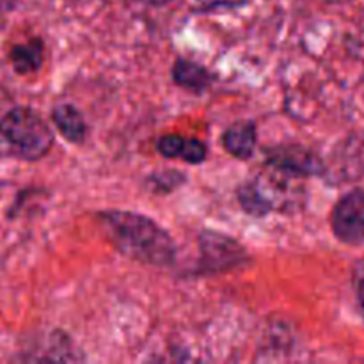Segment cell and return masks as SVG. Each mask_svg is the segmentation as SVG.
I'll use <instances>...</instances> for the list:
<instances>
[{
	"instance_id": "8992f818",
	"label": "cell",
	"mask_w": 364,
	"mask_h": 364,
	"mask_svg": "<svg viewBox=\"0 0 364 364\" xmlns=\"http://www.w3.org/2000/svg\"><path fill=\"white\" fill-rule=\"evenodd\" d=\"M155 148L166 159L183 160L192 166H199L208 156V148L201 139H188L176 134L159 137L155 142Z\"/></svg>"
},
{
	"instance_id": "6da1fadb",
	"label": "cell",
	"mask_w": 364,
	"mask_h": 364,
	"mask_svg": "<svg viewBox=\"0 0 364 364\" xmlns=\"http://www.w3.org/2000/svg\"><path fill=\"white\" fill-rule=\"evenodd\" d=\"M96 220L114 247L127 258L151 267L176 263V244L156 220L128 210H103Z\"/></svg>"
},
{
	"instance_id": "277c9868",
	"label": "cell",
	"mask_w": 364,
	"mask_h": 364,
	"mask_svg": "<svg viewBox=\"0 0 364 364\" xmlns=\"http://www.w3.org/2000/svg\"><path fill=\"white\" fill-rule=\"evenodd\" d=\"M267 166L291 178H313L326 173L322 159L313 149L301 144H277L265 148Z\"/></svg>"
},
{
	"instance_id": "3957f363",
	"label": "cell",
	"mask_w": 364,
	"mask_h": 364,
	"mask_svg": "<svg viewBox=\"0 0 364 364\" xmlns=\"http://www.w3.org/2000/svg\"><path fill=\"white\" fill-rule=\"evenodd\" d=\"M199 251H201V258L196 269L198 276H215V274L230 272L251 259L240 242L219 231H203L199 235Z\"/></svg>"
},
{
	"instance_id": "7a4b0ae2",
	"label": "cell",
	"mask_w": 364,
	"mask_h": 364,
	"mask_svg": "<svg viewBox=\"0 0 364 364\" xmlns=\"http://www.w3.org/2000/svg\"><path fill=\"white\" fill-rule=\"evenodd\" d=\"M53 146V132L31 107H14L0 117V151L14 159L36 162Z\"/></svg>"
},
{
	"instance_id": "8fae6325",
	"label": "cell",
	"mask_w": 364,
	"mask_h": 364,
	"mask_svg": "<svg viewBox=\"0 0 364 364\" xmlns=\"http://www.w3.org/2000/svg\"><path fill=\"white\" fill-rule=\"evenodd\" d=\"M185 181H187V174H183L181 171L176 169H166L149 174V176L146 178V187H148L153 194L167 196L171 194V192L176 191V188H180Z\"/></svg>"
},
{
	"instance_id": "7c38bea8",
	"label": "cell",
	"mask_w": 364,
	"mask_h": 364,
	"mask_svg": "<svg viewBox=\"0 0 364 364\" xmlns=\"http://www.w3.org/2000/svg\"><path fill=\"white\" fill-rule=\"evenodd\" d=\"M198 11H215V9H237L245 6L249 0H194Z\"/></svg>"
},
{
	"instance_id": "30bf717a",
	"label": "cell",
	"mask_w": 364,
	"mask_h": 364,
	"mask_svg": "<svg viewBox=\"0 0 364 364\" xmlns=\"http://www.w3.org/2000/svg\"><path fill=\"white\" fill-rule=\"evenodd\" d=\"M45 60V46L41 39H31L21 45H14L11 50V63L16 73L28 75L38 71Z\"/></svg>"
},
{
	"instance_id": "ba28073f",
	"label": "cell",
	"mask_w": 364,
	"mask_h": 364,
	"mask_svg": "<svg viewBox=\"0 0 364 364\" xmlns=\"http://www.w3.org/2000/svg\"><path fill=\"white\" fill-rule=\"evenodd\" d=\"M171 77H173V82L178 87L196 92V95L205 92L213 82V75L205 66L194 63V60L183 59V57L174 60Z\"/></svg>"
},
{
	"instance_id": "4fadbf2b",
	"label": "cell",
	"mask_w": 364,
	"mask_h": 364,
	"mask_svg": "<svg viewBox=\"0 0 364 364\" xmlns=\"http://www.w3.org/2000/svg\"><path fill=\"white\" fill-rule=\"evenodd\" d=\"M352 284H354L355 297H358L359 306L364 316V259H359L352 270Z\"/></svg>"
},
{
	"instance_id": "52a82bcc",
	"label": "cell",
	"mask_w": 364,
	"mask_h": 364,
	"mask_svg": "<svg viewBox=\"0 0 364 364\" xmlns=\"http://www.w3.org/2000/svg\"><path fill=\"white\" fill-rule=\"evenodd\" d=\"M258 130L255 121H237L223 134V146L238 160H249L255 155Z\"/></svg>"
},
{
	"instance_id": "5b68a950",
	"label": "cell",
	"mask_w": 364,
	"mask_h": 364,
	"mask_svg": "<svg viewBox=\"0 0 364 364\" xmlns=\"http://www.w3.org/2000/svg\"><path fill=\"white\" fill-rule=\"evenodd\" d=\"M333 233L341 244L363 245L364 244V191L352 188L340 198L331 215Z\"/></svg>"
},
{
	"instance_id": "9c48e42d",
	"label": "cell",
	"mask_w": 364,
	"mask_h": 364,
	"mask_svg": "<svg viewBox=\"0 0 364 364\" xmlns=\"http://www.w3.org/2000/svg\"><path fill=\"white\" fill-rule=\"evenodd\" d=\"M52 121L59 134L71 144H82L87 137V124L80 110L71 103H60L52 110Z\"/></svg>"
},
{
	"instance_id": "5bb4252c",
	"label": "cell",
	"mask_w": 364,
	"mask_h": 364,
	"mask_svg": "<svg viewBox=\"0 0 364 364\" xmlns=\"http://www.w3.org/2000/svg\"><path fill=\"white\" fill-rule=\"evenodd\" d=\"M146 4H149V6H166V4H169V2H173V0H144Z\"/></svg>"
}]
</instances>
